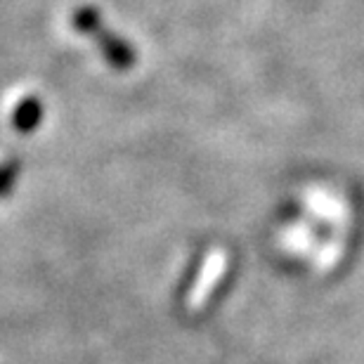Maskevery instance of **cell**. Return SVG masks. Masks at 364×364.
I'll list each match as a JSON object with an SVG mask.
<instances>
[{
	"label": "cell",
	"mask_w": 364,
	"mask_h": 364,
	"mask_svg": "<svg viewBox=\"0 0 364 364\" xmlns=\"http://www.w3.org/2000/svg\"><path fill=\"white\" fill-rule=\"evenodd\" d=\"M71 21H74L76 31L90 36L95 41V46L100 48V53L105 55V60L112 64L114 69L128 71L135 67V50L123 38H119L116 33L109 31L105 19L100 17V12L95 10V7H88V5L78 7L74 12V17H71Z\"/></svg>",
	"instance_id": "1"
},
{
	"label": "cell",
	"mask_w": 364,
	"mask_h": 364,
	"mask_svg": "<svg viewBox=\"0 0 364 364\" xmlns=\"http://www.w3.org/2000/svg\"><path fill=\"white\" fill-rule=\"evenodd\" d=\"M43 119V105L38 97H24L14 109V128L19 133H31L38 128V123Z\"/></svg>",
	"instance_id": "2"
},
{
	"label": "cell",
	"mask_w": 364,
	"mask_h": 364,
	"mask_svg": "<svg viewBox=\"0 0 364 364\" xmlns=\"http://www.w3.org/2000/svg\"><path fill=\"white\" fill-rule=\"evenodd\" d=\"M12 178H14V166H3V168H0V192H3L5 187H10Z\"/></svg>",
	"instance_id": "3"
}]
</instances>
